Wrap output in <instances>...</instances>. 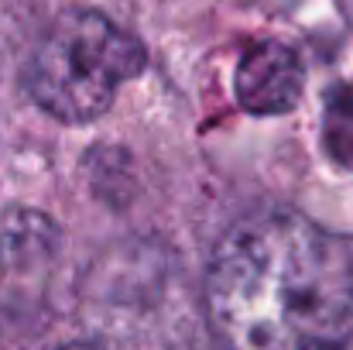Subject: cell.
I'll use <instances>...</instances> for the list:
<instances>
[{"label":"cell","instance_id":"3","mask_svg":"<svg viewBox=\"0 0 353 350\" xmlns=\"http://www.w3.org/2000/svg\"><path fill=\"white\" fill-rule=\"evenodd\" d=\"M305 90V66L299 52L285 41H257L250 45L234 72V97L240 110L254 117L292 114Z\"/></svg>","mask_w":353,"mask_h":350},{"label":"cell","instance_id":"7","mask_svg":"<svg viewBox=\"0 0 353 350\" xmlns=\"http://www.w3.org/2000/svg\"><path fill=\"white\" fill-rule=\"evenodd\" d=\"M59 350H103V347H97V344H65Z\"/></svg>","mask_w":353,"mask_h":350},{"label":"cell","instance_id":"4","mask_svg":"<svg viewBox=\"0 0 353 350\" xmlns=\"http://www.w3.org/2000/svg\"><path fill=\"white\" fill-rule=\"evenodd\" d=\"M59 240V227L41 210L14 206L0 220V264L10 275H31L55 257Z\"/></svg>","mask_w":353,"mask_h":350},{"label":"cell","instance_id":"6","mask_svg":"<svg viewBox=\"0 0 353 350\" xmlns=\"http://www.w3.org/2000/svg\"><path fill=\"white\" fill-rule=\"evenodd\" d=\"M302 350H353V323L326 333V337H319V340H312L309 347H302Z\"/></svg>","mask_w":353,"mask_h":350},{"label":"cell","instance_id":"1","mask_svg":"<svg viewBox=\"0 0 353 350\" xmlns=\"http://www.w3.org/2000/svg\"><path fill=\"white\" fill-rule=\"evenodd\" d=\"M203 309L223 350H302L353 323L350 254L292 210L250 213L210 257Z\"/></svg>","mask_w":353,"mask_h":350},{"label":"cell","instance_id":"2","mask_svg":"<svg viewBox=\"0 0 353 350\" xmlns=\"http://www.w3.org/2000/svg\"><path fill=\"white\" fill-rule=\"evenodd\" d=\"M148 66L144 45L93 7L62 10L41 35L24 86L28 97L62 124H90L114 107L120 86Z\"/></svg>","mask_w":353,"mask_h":350},{"label":"cell","instance_id":"5","mask_svg":"<svg viewBox=\"0 0 353 350\" xmlns=\"http://www.w3.org/2000/svg\"><path fill=\"white\" fill-rule=\"evenodd\" d=\"M323 141L340 165H353V93H340L330 100Z\"/></svg>","mask_w":353,"mask_h":350}]
</instances>
